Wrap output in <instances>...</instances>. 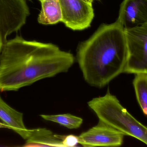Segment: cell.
<instances>
[{"label": "cell", "instance_id": "5b68a950", "mask_svg": "<svg viewBox=\"0 0 147 147\" xmlns=\"http://www.w3.org/2000/svg\"><path fill=\"white\" fill-rule=\"evenodd\" d=\"M29 14L26 0H0V34L3 43L26 24Z\"/></svg>", "mask_w": 147, "mask_h": 147}, {"label": "cell", "instance_id": "2e32d148", "mask_svg": "<svg viewBox=\"0 0 147 147\" xmlns=\"http://www.w3.org/2000/svg\"><path fill=\"white\" fill-rule=\"evenodd\" d=\"M86 2L88 3H90V4H92V3L95 1H99V0H84Z\"/></svg>", "mask_w": 147, "mask_h": 147}, {"label": "cell", "instance_id": "52a82bcc", "mask_svg": "<svg viewBox=\"0 0 147 147\" xmlns=\"http://www.w3.org/2000/svg\"><path fill=\"white\" fill-rule=\"evenodd\" d=\"M124 135L99 121L92 127L78 136L79 144L83 147H119L123 143Z\"/></svg>", "mask_w": 147, "mask_h": 147}, {"label": "cell", "instance_id": "30bf717a", "mask_svg": "<svg viewBox=\"0 0 147 147\" xmlns=\"http://www.w3.org/2000/svg\"><path fill=\"white\" fill-rule=\"evenodd\" d=\"M64 136L55 134L45 128L31 129L23 147H64L63 144Z\"/></svg>", "mask_w": 147, "mask_h": 147}, {"label": "cell", "instance_id": "277c9868", "mask_svg": "<svg viewBox=\"0 0 147 147\" xmlns=\"http://www.w3.org/2000/svg\"><path fill=\"white\" fill-rule=\"evenodd\" d=\"M124 32L127 58L123 73H147V23Z\"/></svg>", "mask_w": 147, "mask_h": 147}, {"label": "cell", "instance_id": "ac0fdd59", "mask_svg": "<svg viewBox=\"0 0 147 147\" xmlns=\"http://www.w3.org/2000/svg\"><path fill=\"white\" fill-rule=\"evenodd\" d=\"M38 1H44V0H38Z\"/></svg>", "mask_w": 147, "mask_h": 147}, {"label": "cell", "instance_id": "9c48e42d", "mask_svg": "<svg viewBox=\"0 0 147 147\" xmlns=\"http://www.w3.org/2000/svg\"><path fill=\"white\" fill-rule=\"evenodd\" d=\"M0 120L8 127L26 140L30 129L26 128L23 122V114L8 105L0 96Z\"/></svg>", "mask_w": 147, "mask_h": 147}, {"label": "cell", "instance_id": "7c38bea8", "mask_svg": "<svg viewBox=\"0 0 147 147\" xmlns=\"http://www.w3.org/2000/svg\"><path fill=\"white\" fill-rule=\"evenodd\" d=\"M133 85L138 103L144 114L147 116V73L135 74Z\"/></svg>", "mask_w": 147, "mask_h": 147}, {"label": "cell", "instance_id": "7a4b0ae2", "mask_svg": "<svg viewBox=\"0 0 147 147\" xmlns=\"http://www.w3.org/2000/svg\"><path fill=\"white\" fill-rule=\"evenodd\" d=\"M76 58L85 81L93 87H105L123 73L127 58L124 30L117 21L101 25L79 45Z\"/></svg>", "mask_w": 147, "mask_h": 147}, {"label": "cell", "instance_id": "8fae6325", "mask_svg": "<svg viewBox=\"0 0 147 147\" xmlns=\"http://www.w3.org/2000/svg\"><path fill=\"white\" fill-rule=\"evenodd\" d=\"M41 3V11L38 18L39 23L53 25L62 22V10L59 0H44Z\"/></svg>", "mask_w": 147, "mask_h": 147}, {"label": "cell", "instance_id": "5bb4252c", "mask_svg": "<svg viewBox=\"0 0 147 147\" xmlns=\"http://www.w3.org/2000/svg\"><path fill=\"white\" fill-rule=\"evenodd\" d=\"M63 144L64 147L76 146L79 144L78 136L73 135H65L63 140Z\"/></svg>", "mask_w": 147, "mask_h": 147}, {"label": "cell", "instance_id": "e0dca14e", "mask_svg": "<svg viewBox=\"0 0 147 147\" xmlns=\"http://www.w3.org/2000/svg\"><path fill=\"white\" fill-rule=\"evenodd\" d=\"M3 127H8L6 125V124H4V123L3 124V123H0V128Z\"/></svg>", "mask_w": 147, "mask_h": 147}, {"label": "cell", "instance_id": "4fadbf2b", "mask_svg": "<svg viewBox=\"0 0 147 147\" xmlns=\"http://www.w3.org/2000/svg\"><path fill=\"white\" fill-rule=\"evenodd\" d=\"M40 117L46 121L58 123L69 129L80 127L83 122L82 118L70 114L58 115H40Z\"/></svg>", "mask_w": 147, "mask_h": 147}, {"label": "cell", "instance_id": "8992f818", "mask_svg": "<svg viewBox=\"0 0 147 147\" xmlns=\"http://www.w3.org/2000/svg\"><path fill=\"white\" fill-rule=\"evenodd\" d=\"M62 13V22L73 30L90 27L94 17L92 4L84 0H59Z\"/></svg>", "mask_w": 147, "mask_h": 147}, {"label": "cell", "instance_id": "ba28073f", "mask_svg": "<svg viewBox=\"0 0 147 147\" xmlns=\"http://www.w3.org/2000/svg\"><path fill=\"white\" fill-rule=\"evenodd\" d=\"M117 21L124 31L147 23V0H123Z\"/></svg>", "mask_w": 147, "mask_h": 147}, {"label": "cell", "instance_id": "9a60e30c", "mask_svg": "<svg viewBox=\"0 0 147 147\" xmlns=\"http://www.w3.org/2000/svg\"><path fill=\"white\" fill-rule=\"evenodd\" d=\"M3 42L2 39L1 37V34H0V55H1V52L2 51L3 45Z\"/></svg>", "mask_w": 147, "mask_h": 147}, {"label": "cell", "instance_id": "3957f363", "mask_svg": "<svg viewBox=\"0 0 147 147\" xmlns=\"http://www.w3.org/2000/svg\"><path fill=\"white\" fill-rule=\"evenodd\" d=\"M87 104L99 121L147 146V127L133 117L109 89L105 96L93 98Z\"/></svg>", "mask_w": 147, "mask_h": 147}, {"label": "cell", "instance_id": "6da1fadb", "mask_svg": "<svg viewBox=\"0 0 147 147\" xmlns=\"http://www.w3.org/2000/svg\"><path fill=\"white\" fill-rule=\"evenodd\" d=\"M75 58L51 43L16 35L3 44L0 55V91H17L44 79L66 72Z\"/></svg>", "mask_w": 147, "mask_h": 147}]
</instances>
